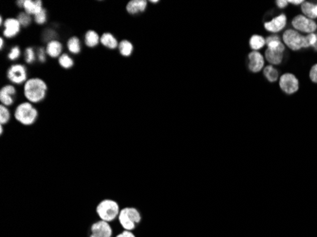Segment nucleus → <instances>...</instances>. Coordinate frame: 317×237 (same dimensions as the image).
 <instances>
[{"label": "nucleus", "instance_id": "1", "mask_svg": "<svg viewBox=\"0 0 317 237\" xmlns=\"http://www.w3.org/2000/svg\"><path fill=\"white\" fill-rule=\"evenodd\" d=\"M48 93V85L41 78L34 77L28 79L24 84V95L28 102L38 104L45 100Z\"/></svg>", "mask_w": 317, "mask_h": 237}, {"label": "nucleus", "instance_id": "2", "mask_svg": "<svg viewBox=\"0 0 317 237\" xmlns=\"http://www.w3.org/2000/svg\"><path fill=\"white\" fill-rule=\"evenodd\" d=\"M39 113L37 108L33 107V104L25 102L18 105L15 110V119L23 126H32L38 119Z\"/></svg>", "mask_w": 317, "mask_h": 237}, {"label": "nucleus", "instance_id": "3", "mask_svg": "<svg viewBox=\"0 0 317 237\" xmlns=\"http://www.w3.org/2000/svg\"><path fill=\"white\" fill-rule=\"evenodd\" d=\"M96 214L99 216L100 220L107 221L109 223L112 222L118 218L121 212L120 205L113 199H104L96 206Z\"/></svg>", "mask_w": 317, "mask_h": 237}, {"label": "nucleus", "instance_id": "4", "mask_svg": "<svg viewBox=\"0 0 317 237\" xmlns=\"http://www.w3.org/2000/svg\"><path fill=\"white\" fill-rule=\"evenodd\" d=\"M118 221L125 231H134L137 225L141 223V213L134 207H126L121 209L118 216Z\"/></svg>", "mask_w": 317, "mask_h": 237}, {"label": "nucleus", "instance_id": "5", "mask_svg": "<svg viewBox=\"0 0 317 237\" xmlns=\"http://www.w3.org/2000/svg\"><path fill=\"white\" fill-rule=\"evenodd\" d=\"M282 42L291 50L298 51L302 48H308L306 34H302L294 29L286 30L282 34Z\"/></svg>", "mask_w": 317, "mask_h": 237}, {"label": "nucleus", "instance_id": "6", "mask_svg": "<svg viewBox=\"0 0 317 237\" xmlns=\"http://www.w3.org/2000/svg\"><path fill=\"white\" fill-rule=\"evenodd\" d=\"M291 24L293 29L299 32L300 33L310 34V33H316L317 32V22L308 18L303 15L295 16Z\"/></svg>", "mask_w": 317, "mask_h": 237}, {"label": "nucleus", "instance_id": "7", "mask_svg": "<svg viewBox=\"0 0 317 237\" xmlns=\"http://www.w3.org/2000/svg\"><path fill=\"white\" fill-rule=\"evenodd\" d=\"M280 89L287 95H293L299 90V80L294 73H284L280 76L279 80Z\"/></svg>", "mask_w": 317, "mask_h": 237}, {"label": "nucleus", "instance_id": "8", "mask_svg": "<svg viewBox=\"0 0 317 237\" xmlns=\"http://www.w3.org/2000/svg\"><path fill=\"white\" fill-rule=\"evenodd\" d=\"M7 77L13 84L21 85L28 81L27 68L21 64L11 65L7 70Z\"/></svg>", "mask_w": 317, "mask_h": 237}, {"label": "nucleus", "instance_id": "9", "mask_svg": "<svg viewBox=\"0 0 317 237\" xmlns=\"http://www.w3.org/2000/svg\"><path fill=\"white\" fill-rule=\"evenodd\" d=\"M112 236L113 230L111 223L99 220L91 225L90 237H112Z\"/></svg>", "mask_w": 317, "mask_h": 237}, {"label": "nucleus", "instance_id": "10", "mask_svg": "<svg viewBox=\"0 0 317 237\" xmlns=\"http://www.w3.org/2000/svg\"><path fill=\"white\" fill-rule=\"evenodd\" d=\"M265 57L259 51H251L248 54V69L253 73H258L265 67Z\"/></svg>", "mask_w": 317, "mask_h": 237}, {"label": "nucleus", "instance_id": "11", "mask_svg": "<svg viewBox=\"0 0 317 237\" xmlns=\"http://www.w3.org/2000/svg\"><path fill=\"white\" fill-rule=\"evenodd\" d=\"M288 23V18L285 14H280L274 16L272 20L266 21L264 23V29L272 33H278L282 32Z\"/></svg>", "mask_w": 317, "mask_h": 237}, {"label": "nucleus", "instance_id": "12", "mask_svg": "<svg viewBox=\"0 0 317 237\" xmlns=\"http://www.w3.org/2000/svg\"><path fill=\"white\" fill-rule=\"evenodd\" d=\"M21 24L17 20V18L9 17L7 18L3 24V35L6 38H14L16 37L21 31Z\"/></svg>", "mask_w": 317, "mask_h": 237}, {"label": "nucleus", "instance_id": "13", "mask_svg": "<svg viewBox=\"0 0 317 237\" xmlns=\"http://www.w3.org/2000/svg\"><path fill=\"white\" fill-rule=\"evenodd\" d=\"M16 88L14 85H6L0 89V102L5 107H11L15 103Z\"/></svg>", "mask_w": 317, "mask_h": 237}, {"label": "nucleus", "instance_id": "14", "mask_svg": "<svg viewBox=\"0 0 317 237\" xmlns=\"http://www.w3.org/2000/svg\"><path fill=\"white\" fill-rule=\"evenodd\" d=\"M266 46L268 49L280 53H284L286 50V46L281 41L280 37L277 34L269 35L266 38Z\"/></svg>", "mask_w": 317, "mask_h": 237}, {"label": "nucleus", "instance_id": "15", "mask_svg": "<svg viewBox=\"0 0 317 237\" xmlns=\"http://www.w3.org/2000/svg\"><path fill=\"white\" fill-rule=\"evenodd\" d=\"M23 9L28 15L35 16L44 9L43 2L41 0H25Z\"/></svg>", "mask_w": 317, "mask_h": 237}, {"label": "nucleus", "instance_id": "16", "mask_svg": "<svg viewBox=\"0 0 317 237\" xmlns=\"http://www.w3.org/2000/svg\"><path fill=\"white\" fill-rule=\"evenodd\" d=\"M147 3L146 0H131L127 5V12L132 16L143 13L147 8Z\"/></svg>", "mask_w": 317, "mask_h": 237}, {"label": "nucleus", "instance_id": "17", "mask_svg": "<svg viewBox=\"0 0 317 237\" xmlns=\"http://www.w3.org/2000/svg\"><path fill=\"white\" fill-rule=\"evenodd\" d=\"M63 45L60 41L51 40L48 41L46 47L47 54L51 58H59L63 53Z\"/></svg>", "mask_w": 317, "mask_h": 237}, {"label": "nucleus", "instance_id": "18", "mask_svg": "<svg viewBox=\"0 0 317 237\" xmlns=\"http://www.w3.org/2000/svg\"><path fill=\"white\" fill-rule=\"evenodd\" d=\"M302 15L310 19H317V2L304 1L301 5Z\"/></svg>", "mask_w": 317, "mask_h": 237}, {"label": "nucleus", "instance_id": "19", "mask_svg": "<svg viewBox=\"0 0 317 237\" xmlns=\"http://www.w3.org/2000/svg\"><path fill=\"white\" fill-rule=\"evenodd\" d=\"M264 57H265V60L270 65L274 66V65H279L282 64V62L284 60V53L276 52V51H273V50L266 48L265 53H264Z\"/></svg>", "mask_w": 317, "mask_h": 237}, {"label": "nucleus", "instance_id": "20", "mask_svg": "<svg viewBox=\"0 0 317 237\" xmlns=\"http://www.w3.org/2000/svg\"><path fill=\"white\" fill-rule=\"evenodd\" d=\"M100 43L102 44L104 47L110 48V49H115L119 46V42H118L117 38L111 32L103 33L102 36H101Z\"/></svg>", "mask_w": 317, "mask_h": 237}, {"label": "nucleus", "instance_id": "21", "mask_svg": "<svg viewBox=\"0 0 317 237\" xmlns=\"http://www.w3.org/2000/svg\"><path fill=\"white\" fill-rule=\"evenodd\" d=\"M263 76L266 78V80L270 83H275L279 80V71L276 69L273 65H265L264 69L262 70Z\"/></svg>", "mask_w": 317, "mask_h": 237}, {"label": "nucleus", "instance_id": "22", "mask_svg": "<svg viewBox=\"0 0 317 237\" xmlns=\"http://www.w3.org/2000/svg\"><path fill=\"white\" fill-rule=\"evenodd\" d=\"M249 45L253 51H259L266 46V38L259 34H254L250 38Z\"/></svg>", "mask_w": 317, "mask_h": 237}, {"label": "nucleus", "instance_id": "23", "mask_svg": "<svg viewBox=\"0 0 317 237\" xmlns=\"http://www.w3.org/2000/svg\"><path fill=\"white\" fill-rule=\"evenodd\" d=\"M100 40H101V37L99 36L97 32H95L93 30L88 31L85 34V44L89 47H97L100 43Z\"/></svg>", "mask_w": 317, "mask_h": 237}, {"label": "nucleus", "instance_id": "24", "mask_svg": "<svg viewBox=\"0 0 317 237\" xmlns=\"http://www.w3.org/2000/svg\"><path fill=\"white\" fill-rule=\"evenodd\" d=\"M118 49H119V52L121 53L122 56L128 57V56H130L132 54V52L134 50V46H133V44L131 43L130 41H128V40H122L119 43Z\"/></svg>", "mask_w": 317, "mask_h": 237}, {"label": "nucleus", "instance_id": "25", "mask_svg": "<svg viewBox=\"0 0 317 237\" xmlns=\"http://www.w3.org/2000/svg\"><path fill=\"white\" fill-rule=\"evenodd\" d=\"M68 51L72 54H79L81 52V42L76 36L70 37L67 42Z\"/></svg>", "mask_w": 317, "mask_h": 237}, {"label": "nucleus", "instance_id": "26", "mask_svg": "<svg viewBox=\"0 0 317 237\" xmlns=\"http://www.w3.org/2000/svg\"><path fill=\"white\" fill-rule=\"evenodd\" d=\"M58 64L60 66H62L65 69H69L74 65V61L73 59L67 54V53H63L59 58H58Z\"/></svg>", "mask_w": 317, "mask_h": 237}, {"label": "nucleus", "instance_id": "27", "mask_svg": "<svg viewBox=\"0 0 317 237\" xmlns=\"http://www.w3.org/2000/svg\"><path fill=\"white\" fill-rule=\"evenodd\" d=\"M11 120V112L7 107L1 105L0 106V125L5 126Z\"/></svg>", "mask_w": 317, "mask_h": 237}, {"label": "nucleus", "instance_id": "28", "mask_svg": "<svg viewBox=\"0 0 317 237\" xmlns=\"http://www.w3.org/2000/svg\"><path fill=\"white\" fill-rule=\"evenodd\" d=\"M36 59V54L33 50L32 47H29L26 48L25 50V61L27 62V64H32Z\"/></svg>", "mask_w": 317, "mask_h": 237}, {"label": "nucleus", "instance_id": "29", "mask_svg": "<svg viewBox=\"0 0 317 237\" xmlns=\"http://www.w3.org/2000/svg\"><path fill=\"white\" fill-rule=\"evenodd\" d=\"M17 20L21 24L22 27H28L31 25L32 23V17L30 15H28L27 13H20L17 16Z\"/></svg>", "mask_w": 317, "mask_h": 237}, {"label": "nucleus", "instance_id": "30", "mask_svg": "<svg viewBox=\"0 0 317 237\" xmlns=\"http://www.w3.org/2000/svg\"><path fill=\"white\" fill-rule=\"evenodd\" d=\"M20 54H21V50H20L19 47L18 46H15V47H12L11 51L9 52L8 58L11 61H15V60H17L20 57Z\"/></svg>", "mask_w": 317, "mask_h": 237}, {"label": "nucleus", "instance_id": "31", "mask_svg": "<svg viewBox=\"0 0 317 237\" xmlns=\"http://www.w3.org/2000/svg\"><path fill=\"white\" fill-rule=\"evenodd\" d=\"M48 20V15H47V10L43 9L39 14H37L34 16V21L38 25H43L45 24Z\"/></svg>", "mask_w": 317, "mask_h": 237}, {"label": "nucleus", "instance_id": "32", "mask_svg": "<svg viewBox=\"0 0 317 237\" xmlns=\"http://www.w3.org/2000/svg\"><path fill=\"white\" fill-rule=\"evenodd\" d=\"M309 77L313 83L317 84V64H315L311 67Z\"/></svg>", "mask_w": 317, "mask_h": 237}, {"label": "nucleus", "instance_id": "33", "mask_svg": "<svg viewBox=\"0 0 317 237\" xmlns=\"http://www.w3.org/2000/svg\"><path fill=\"white\" fill-rule=\"evenodd\" d=\"M46 55H47L46 48H44V47H39L38 50H37V53H36V56H37L38 61L41 62V63H45Z\"/></svg>", "mask_w": 317, "mask_h": 237}, {"label": "nucleus", "instance_id": "34", "mask_svg": "<svg viewBox=\"0 0 317 237\" xmlns=\"http://www.w3.org/2000/svg\"><path fill=\"white\" fill-rule=\"evenodd\" d=\"M275 4H276L277 8H279V9H285L286 7H288L289 2H288V0H277L275 2Z\"/></svg>", "mask_w": 317, "mask_h": 237}, {"label": "nucleus", "instance_id": "35", "mask_svg": "<svg viewBox=\"0 0 317 237\" xmlns=\"http://www.w3.org/2000/svg\"><path fill=\"white\" fill-rule=\"evenodd\" d=\"M115 237H136V236L130 231H124L123 233L119 234L118 236H116Z\"/></svg>", "mask_w": 317, "mask_h": 237}, {"label": "nucleus", "instance_id": "36", "mask_svg": "<svg viewBox=\"0 0 317 237\" xmlns=\"http://www.w3.org/2000/svg\"><path fill=\"white\" fill-rule=\"evenodd\" d=\"M289 4H292V5H295V6H298V5H302L304 3V0H288Z\"/></svg>", "mask_w": 317, "mask_h": 237}, {"label": "nucleus", "instance_id": "37", "mask_svg": "<svg viewBox=\"0 0 317 237\" xmlns=\"http://www.w3.org/2000/svg\"><path fill=\"white\" fill-rule=\"evenodd\" d=\"M3 47H4V39L1 37L0 38V48L3 49Z\"/></svg>", "mask_w": 317, "mask_h": 237}, {"label": "nucleus", "instance_id": "38", "mask_svg": "<svg viewBox=\"0 0 317 237\" xmlns=\"http://www.w3.org/2000/svg\"><path fill=\"white\" fill-rule=\"evenodd\" d=\"M4 133V128H3V126L0 125V135H3Z\"/></svg>", "mask_w": 317, "mask_h": 237}, {"label": "nucleus", "instance_id": "39", "mask_svg": "<svg viewBox=\"0 0 317 237\" xmlns=\"http://www.w3.org/2000/svg\"><path fill=\"white\" fill-rule=\"evenodd\" d=\"M150 3H153V4H156V3H158V1H150Z\"/></svg>", "mask_w": 317, "mask_h": 237}]
</instances>
